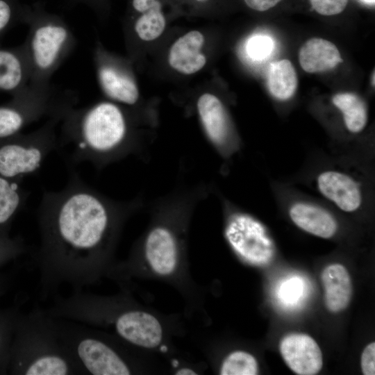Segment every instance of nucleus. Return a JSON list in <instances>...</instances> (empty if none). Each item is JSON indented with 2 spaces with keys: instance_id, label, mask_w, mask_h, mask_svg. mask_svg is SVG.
<instances>
[{
  "instance_id": "obj_35",
  "label": "nucleus",
  "mask_w": 375,
  "mask_h": 375,
  "mask_svg": "<svg viewBox=\"0 0 375 375\" xmlns=\"http://www.w3.org/2000/svg\"><path fill=\"white\" fill-rule=\"evenodd\" d=\"M372 85L374 86V71L373 72V74L372 76Z\"/></svg>"
},
{
  "instance_id": "obj_26",
  "label": "nucleus",
  "mask_w": 375,
  "mask_h": 375,
  "mask_svg": "<svg viewBox=\"0 0 375 375\" xmlns=\"http://www.w3.org/2000/svg\"><path fill=\"white\" fill-rule=\"evenodd\" d=\"M25 251L26 246L19 237L0 236V267L15 260Z\"/></svg>"
},
{
  "instance_id": "obj_36",
  "label": "nucleus",
  "mask_w": 375,
  "mask_h": 375,
  "mask_svg": "<svg viewBox=\"0 0 375 375\" xmlns=\"http://www.w3.org/2000/svg\"><path fill=\"white\" fill-rule=\"evenodd\" d=\"M96 1H100V0H96Z\"/></svg>"
},
{
  "instance_id": "obj_28",
  "label": "nucleus",
  "mask_w": 375,
  "mask_h": 375,
  "mask_svg": "<svg viewBox=\"0 0 375 375\" xmlns=\"http://www.w3.org/2000/svg\"><path fill=\"white\" fill-rule=\"evenodd\" d=\"M312 8L325 16L341 13L346 8L348 0H310Z\"/></svg>"
},
{
  "instance_id": "obj_30",
  "label": "nucleus",
  "mask_w": 375,
  "mask_h": 375,
  "mask_svg": "<svg viewBox=\"0 0 375 375\" xmlns=\"http://www.w3.org/2000/svg\"><path fill=\"white\" fill-rule=\"evenodd\" d=\"M244 4L251 10L263 12L274 7L281 0H243Z\"/></svg>"
},
{
  "instance_id": "obj_25",
  "label": "nucleus",
  "mask_w": 375,
  "mask_h": 375,
  "mask_svg": "<svg viewBox=\"0 0 375 375\" xmlns=\"http://www.w3.org/2000/svg\"><path fill=\"white\" fill-rule=\"evenodd\" d=\"M27 16L22 12L17 0H0V42L17 22L26 23Z\"/></svg>"
},
{
  "instance_id": "obj_15",
  "label": "nucleus",
  "mask_w": 375,
  "mask_h": 375,
  "mask_svg": "<svg viewBox=\"0 0 375 375\" xmlns=\"http://www.w3.org/2000/svg\"><path fill=\"white\" fill-rule=\"evenodd\" d=\"M198 115L205 133L217 148L228 142L230 129L228 115L222 101L210 92L203 93L197 101Z\"/></svg>"
},
{
  "instance_id": "obj_17",
  "label": "nucleus",
  "mask_w": 375,
  "mask_h": 375,
  "mask_svg": "<svg viewBox=\"0 0 375 375\" xmlns=\"http://www.w3.org/2000/svg\"><path fill=\"white\" fill-rule=\"evenodd\" d=\"M288 212L297 226L313 235L327 239L333 237L338 230L333 216L313 203L297 201L290 206Z\"/></svg>"
},
{
  "instance_id": "obj_18",
  "label": "nucleus",
  "mask_w": 375,
  "mask_h": 375,
  "mask_svg": "<svg viewBox=\"0 0 375 375\" xmlns=\"http://www.w3.org/2000/svg\"><path fill=\"white\" fill-rule=\"evenodd\" d=\"M321 279L326 308L333 313L345 309L352 293L351 281L346 267L338 263L329 265L322 271Z\"/></svg>"
},
{
  "instance_id": "obj_4",
  "label": "nucleus",
  "mask_w": 375,
  "mask_h": 375,
  "mask_svg": "<svg viewBox=\"0 0 375 375\" xmlns=\"http://www.w3.org/2000/svg\"><path fill=\"white\" fill-rule=\"evenodd\" d=\"M28 30L23 44L31 68L30 84L50 85L53 74L75 48L76 38L68 25L57 17L28 15Z\"/></svg>"
},
{
  "instance_id": "obj_33",
  "label": "nucleus",
  "mask_w": 375,
  "mask_h": 375,
  "mask_svg": "<svg viewBox=\"0 0 375 375\" xmlns=\"http://www.w3.org/2000/svg\"><path fill=\"white\" fill-rule=\"evenodd\" d=\"M177 375H197V374L190 368H181L175 373Z\"/></svg>"
},
{
  "instance_id": "obj_22",
  "label": "nucleus",
  "mask_w": 375,
  "mask_h": 375,
  "mask_svg": "<svg viewBox=\"0 0 375 375\" xmlns=\"http://www.w3.org/2000/svg\"><path fill=\"white\" fill-rule=\"evenodd\" d=\"M332 102L342 112L349 132L358 133L365 128L368 115L367 106L362 98L352 92H340L333 97Z\"/></svg>"
},
{
  "instance_id": "obj_11",
  "label": "nucleus",
  "mask_w": 375,
  "mask_h": 375,
  "mask_svg": "<svg viewBox=\"0 0 375 375\" xmlns=\"http://www.w3.org/2000/svg\"><path fill=\"white\" fill-rule=\"evenodd\" d=\"M287 365L297 374H317L323 365L321 349L315 340L303 333H290L283 337L279 345Z\"/></svg>"
},
{
  "instance_id": "obj_1",
  "label": "nucleus",
  "mask_w": 375,
  "mask_h": 375,
  "mask_svg": "<svg viewBox=\"0 0 375 375\" xmlns=\"http://www.w3.org/2000/svg\"><path fill=\"white\" fill-rule=\"evenodd\" d=\"M38 225L35 263L41 298L64 284L80 290L97 282L117 226L116 213L103 197L73 176L63 190L44 194Z\"/></svg>"
},
{
  "instance_id": "obj_29",
  "label": "nucleus",
  "mask_w": 375,
  "mask_h": 375,
  "mask_svg": "<svg viewBox=\"0 0 375 375\" xmlns=\"http://www.w3.org/2000/svg\"><path fill=\"white\" fill-rule=\"evenodd\" d=\"M360 365L363 374H375V343L374 342L364 349L361 355Z\"/></svg>"
},
{
  "instance_id": "obj_3",
  "label": "nucleus",
  "mask_w": 375,
  "mask_h": 375,
  "mask_svg": "<svg viewBox=\"0 0 375 375\" xmlns=\"http://www.w3.org/2000/svg\"><path fill=\"white\" fill-rule=\"evenodd\" d=\"M66 136L75 144L81 159H92L112 153L126 142L129 132L127 116L119 105L101 101L74 108L67 106L61 116Z\"/></svg>"
},
{
  "instance_id": "obj_8",
  "label": "nucleus",
  "mask_w": 375,
  "mask_h": 375,
  "mask_svg": "<svg viewBox=\"0 0 375 375\" xmlns=\"http://www.w3.org/2000/svg\"><path fill=\"white\" fill-rule=\"evenodd\" d=\"M225 235L234 251L250 264L265 265L274 257L275 244L266 227L248 214L232 215L227 222Z\"/></svg>"
},
{
  "instance_id": "obj_13",
  "label": "nucleus",
  "mask_w": 375,
  "mask_h": 375,
  "mask_svg": "<svg viewBox=\"0 0 375 375\" xmlns=\"http://www.w3.org/2000/svg\"><path fill=\"white\" fill-rule=\"evenodd\" d=\"M319 192L338 208L353 212L360 208L362 194L359 184L349 175L338 171L326 170L317 178Z\"/></svg>"
},
{
  "instance_id": "obj_9",
  "label": "nucleus",
  "mask_w": 375,
  "mask_h": 375,
  "mask_svg": "<svg viewBox=\"0 0 375 375\" xmlns=\"http://www.w3.org/2000/svg\"><path fill=\"white\" fill-rule=\"evenodd\" d=\"M93 60L99 85L109 99L133 106L139 100L138 84L126 63L107 52L97 42Z\"/></svg>"
},
{
  "instance_id": "obj_31",
  "label": "nucleus",
  "mask_w": 375,
  "mask_h": 375,
  "mask_svg": "<svg viewBox=\"0 0 375 375\" xmlns=\"http://www.w3.org/2000/svg\"><path fill=\"white\" fill-rule=\"evenodd\" d=\"M213 0H174V2L183 1L193 7L194 10H206V8L212 4Z\"/></svg>"
},
{
  "instance_id": "obj_2",
  "label": "nucleus",
  "mask_w": 375,
  "mask_h": 375,
  "mask_svg": "<svg viewBox=\"0 0 375 375\" xmlns=\"http://www.w3.org/2000/svg\"><path fill=\"white\" fill-rule=\"evenodd\" d=\"M8 374L84 375L58 338L52 317L35 308L19 316L12 340Z\"/></svg>"
},
{
  "instance_id": "obj_32",
  "label": "nucleus",
  "mask_w": 375,
  "mask_h": 375,
  "mask_svg": "<svg viewBox=\"0 0 375 375\" xmlns=\"http://www.w3.org/2000/svg\"><path fill=\"white\" fill-rule=\"evenodd\" d=\"M8 278L3 274H0V298L5 294L9 287Z\"/></svg>"
},
{
  "instance_id": "obj_10",
  "label": "nucleus",
  "mask_w": 375,
  "mask_h": 375,
  "mask_svg": "<svg viewBox=\"0 0 375 375\" xmlns=\"http://www.w3.org/2000/svg\"><path fill=\"white\" fill-rule=\"evenodd\" d=\"M174 0H129V25L131 33L139 41L158 39L167 26V5Z\"/></svg>"
},
{
  "instance_id": "obj_24",
  "label": "nucleus",
  "mask_w": 375,
  "mask_h": 375,
  "mask_svg": "<svg viewBox=\"0 0 375 375\" xmlns=\"http://www.w3.org/2000/svg\"><path fill=\"white\" fill-rule=\"evenodd\" d=\"M258 366L256 359L248 352L235 351L228 354L223 360L221 375H256Z\"/></svg>"
},
{
  "instance_id": "obj_23",
  "label": "nucleus",
  "mask_w": 375,
  "mask_h": 375,
  "mask_svg": "<svg viewBox=\"0 0 375 375\" xmlns=\"http://www.w3.org/2000/svg\"><path fill=\"white\" fill-rule=\"evenodd\" d=\"M21 312L19 305L0 308V374H8L12 340Z\"/></svg>"
},
{
  "instance_id": "obj_6",
  "label": "nucleus",
  "mask_w": 375,
  "mask_h": 375,
  "mask_svg": "<svg viewBox=\"0 0 375 375\" xmlns=\"http://www.w3.org/2000/svg\"><path fill=\"white\" fill-rule=\"evenodd\" d=\"M62 110L51 116L42 127L28 134L19 133L0 140V175L19 178L36 172L56 144L55 128Z\"/></svg>"
},
{
  "instance_id": "obj_34",
  "label": "nucleus",
  "mask_w": 375,
  "mask_h": 375,
  "mask_svg": "<svg viewBox=\"0 0 375 375\" xmlns=\"http://www.w3.org/2000/svg\"><path fill=\"white\" fill-rule=\"evenodd\" d=\"M362 1H363L366 3H369V4L374 3V0H362Z\"/></svg>"
},
{
  "instance_id": "obj_21",
  "label": "nucleus",
  "mask_w": 375,
  "mask_h": 375,
  "mask_svg": "<svg viewBox=\"0 0 375 375\" xmlns=\"http://www.w3.org/2000/svg\"><path fill=\"white\" fill-rule=\"evenodd\" d=\"M297 85V73L290 60H281L270 65L267 85L274 98L281 101L290 99L294 94Z\"/></svg>"
},
{
  "instance_id": "obj_5",
  "label": "nucleus",
  "mask_w": 375,
  "mask_h": 375,
  "mask_svg": "<svg viewBox=\"0 0 375 375\" xmlns=\"http://www.w3.org/2000/svg\"><path fill=\"white\" fill-rule=\"evenodd\" d=\"M51 317L58 338L84 374H132V369L124 356L88 325Z\"/></svg>"
},
{
  "instance_id": "obj_7",
  "label": "nucleus",
  "mask_w": 375,
  "mask_h": 375,
  "mask_svg": "<svg viewBox=\"0 0 375 375\" xmlns=\"http://www.w3.org/2000/svg\"><path fill=\"white\" fill-rule=\"evenodd\" d=\"M0 106V140L15 136L30 124L45 115L53 116L70 103L50 85L28 84Z\"/></svg>"
},
{
  "instance_id": "obj_19",
  "label": "nucleus",
  "mask_w": 375,
  "mask_h": 375,
  "mask_svg": "<svg viewBox=\"0 0 375 375\" xmlns=\"http://www.w3.org/2000/svg\"><path fill=\"white\" fill-rule=\"evenodd\" d=\"M299 61L305 72L319 73L334 69L343 60L333 43L322 38H312L301 46Z\"/></svg>"
},
{
  "instance_id": "obj_27",
  "label": "nucleus",
  "mask_w": 375,
  "mask_h": 375,
  "mask_svg": "<svg viewBox=\"0 0 375 375\" xmlns=\"http://www.w3.org/2000/svg\"><path fill=\"white\" fill-rule=\"evenodd\" d=\"M274 42L267 35H256L253 37L248 44L249 54L253 59L260 60L267 58L272 52Z\"/></svg>"
},
{
  "instance_id": "obj_16",
  "label": "nucleus",
  "mask_w": 375,
  "mask_h": 375,
  "mask_svg": "<svg viewBox=\"0 0 375 375\" xmlns=\"http://www.w3.org/2000/svg\"><path fill=\"white\" fill-rule=\"evenodd\" d=\"M31 80V68L23 44L0 47V92L11 95L27 86Z\"/></svg>"
},
{
  "instance_id": "obj_20",
  "label": "nucleus",
  "mask_w": 375,
  "mask_h": 375,
  "mask_svg": "<svg viewBox=\"0 0 375 375\" xmlns=\"http://www.w3.org/2000/svg\"><path fill=\"white\" fill-rule=\"evenodd\" d=\"M19 180L0 175V236L7 237L11 223L21 208L25 194L18 183Z\"/></svg>"
},
{
  "instance_id": "obj_12",
  "label": "nucleus",
  "mask_w": 375,
  "mask_h": 375,
  "mask_svg": "<svg viewBox=\"0 0 375 375\" xmlns=\"http://www.w3.org/2000/svg\"><path fill=\"white\" fill-rule=\"evenodd\" d=\"M206 39L198 30H191L178 37L170 46L167 62L176 72L192 75L200 72L207 63L203 51Z\"/></svg>"
},
{
  "instance_id": "obj_14",
  "label": "nucleus",
  "mask_w": 375,
  "mask_h": 375,
  "mask_svg": "<svg viewBox=\"0 0 375 375\" xmlns=\"http://www.w3.org/2000/svg\"><path fill=\"white\" fill-rule=\"evenodd\" d=\"M144 258L151 269L158 274H172L178 264V247L172 231L159 226L147 236L144 244Z\"/></svg>"
}]
</instances>
